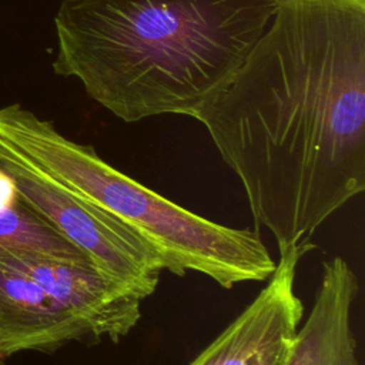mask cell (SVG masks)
<instances>
[{
  "instance_id": "cell-1",
  "label": "cell",
  "mask_w": 365,
  "mask_h": 365,
  "mask_svg": "<svg viewBox=\"0 0 365 365\" xmlns=\"http://www.w3.org/2000/svg\"><path fill=\"white\" fill-rule=\"evenodd\" d=\"M278 251L365 190V0H277L231 78L195 115Z\"/></svg>"
},
{
  "instance_id": "cell-2",
  "label": "cell",
  "mask_w": 365,
  "mask_h": 365,
  "mask_svg": "<svg viewBox=\"0 0 365 365\" xmlns=\"http://www.w3.org/2000/svg\"><path fill=\"white\" fill-rule=\"evenodd\" d=\"M277 0H63L53 70L125 123L195 118L235 76Z\"/></svg>"
},
{
  "instance_id": "cell-3",
  "label": "cell",
  "mask_w": 365,
  "mask_h": 365,
  "mask_svg": "<svg viewBox=\"0 0 365 365\" xmlns=\"http://www.w3.org/2000/svg\"><path fill=\"white\" fill-rule=\"evenodd\" d=\"M0 140L43 177L133 230L177 277L192 271L230 289L265 282L275 268L259 231L228 227L175 204L19 104L0 108Z\"/></svg>"
},
{
  "instance_id": "cell-4",
  "label": "cell",
  "mask_w": 365,
  "mask_h": 365,
  "mask_svg": "<svg viewBox=\"0 0 365 365\" xmlns=\"http://www.w3.org/2000/svg\"><path fill=\"white\" fill-rule=\"evenodd\" d=\"M0 168L11 177L24 201L100 272L130 287L144 299L154 294L164 268L157 252L140 235L101 208L43 177L1 140Z\"/></svg>"
},
{
  "instance_id": "cell-5",
  "label": "cell",
  "mask_w": 365,
  "mask_h": 365,
  "mask_svg": "<svg viewBox=\"0 0 365 365\" xmlns=\"http://www.w3.org/2000/svg\"><path fill=\"white\" fill-rule=\"evenodd\" d=\"M64 261L0 250V359L23 351L51 352L73 341L94 342L66 302Z\"/></svg>"
},
{
  "instance_id": "cell-6",
  "label": "cell",
  "mask_w": 365,
  "mask_h": 365,
  "mask_svg": "<svg viewBox=\"0 0 365 365\" xmlns=\"http://www.w3.org/2000/svg\"><path fill=\"white\" fill-rule=\"evenodd\" d=\"M321 268L308 318L299 324L281 365H361L352 329L358 278L341 257L324 261Z\"/></svg>"
},
{
  "instance_id": "cell-7",
  "label": "cell",
  "mask_w": 365,
  "mask_h": 365,
  "mask_svg": "<svg viewBox=\"0 0 365 365\" xmlns=\"http://www.w3.org/2000/svg\"><path fill=\"white\" fill-rule=\"evenodd\" d=\"M0 250L60 259L90 261L24 201L14 181L3 168H0Z\"/></svg>"
},
{
  "instance_id": "cell-8",
  "label": "cell",
  "mask_w": 365,
  "mask_h": 365,
  "mask_svg": "<svg viewBox=\"0 0 365 365\" xmlns=\"http://www.w3.org/2000/svg\"><path fill=\"white\" fill-rule=\"evenodd\" d=\"M0 365H6V361H4V359H0Z\"/></svg>"
}]
</instances>
